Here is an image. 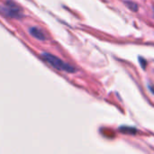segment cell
Returning <instances> with one entry per match:
<instances>
[{"label": "cell", "instance_id": "5", "mask_svg": "<svg viewBox=\"0 0 154 154\" xmlns=\"http://www.w3.org/2000/svg\"><path fill=\"white\" fill-rule=\"evenodd\" d=\"M120 130L124 133V134H130L129 131L133 132L134 134H136V130L134 128H132V127H121Z\"/></svg>", "mask_w": 154, "mask_h": 154}, {"label": "cell", "instance_id": "2", "mask_svg": "<svg viewBox=\"0 0 154 154\" xmlns=\"http://www.w3.org/2000/svg\"><path fill=\"white\" fill-rule=\"evenodd\" d=\"M0 13L12 18H21L23 16L21 8L13 1H7L5 6H0Z\"/></svg>", "mask_w": 154, "mask_h": 154}, {"label": "cell", "instance_id": "4", "mask_svg": "<svg viewBox=\"0 0 154 154\" xmlns=\"http://www.w3.org/2000/svg\"><path fill=\"white\" fill-rule=\"evenodd\" d=\"M125 5L131 10V11H134V12H136L138 10V5L133 1H125Z\"/></svg>", "mask_w": 154, "mask_h": 154}, {"label": "cell", "instance_id": "1", "mask_svg": "<svg viewBox=\"0 0 154 154\" xmlns=\"http://www.w3.org/2000/svg\"><path fill=\"white\" fill-rule=\"evenodd\" d=\"M42 57L46 62H48L50 65H51L53 68H55V69H57L59 70L66 71V72H69V73H74V72L77 71L75 67L71 66L70 64H69L67 62L62 61L60 59L57 58L56 56H54V55H52L51 53L42 52Z\"/></svg>", "mask_w": 154, "mask_h": 154}, {"label": "cell", "instance_id": "3", "mask_svg": "<svg viewBox=\"0 0 154 154\" xmlns=\"http://www.w3.org/2000/svg\"><path fill=\"white\" fill-rule=\"evenodd\" d=\"M29 32L32 34V36H33L34 38H36L38 40H41V41L46 40V36L43 33V32L37 27H31L29 29Z\"/></svg>", "mask_w": 154, "mask_h": 154}, {"label": "cell", "instance_id": "7", "mask_svg": "<svg viewBox=\"0 0 154 154\" xmlns=\"http://www.w3.org/2000/svg\"><path fill=\"white\" fill-rule=\"evenodd\" d=\"M152 8H153V13H154V5H153V6H152Z\"/></svg>", "mask_w": 154, "mask_h": 154}, {"label": "cell", "instance_id": "6", "mask_svg": "<svg viewBox=\"0 0 154 154\" xmlns=\"http://www.w3.org/2000/svg\"><path fill=\"white\" fill-rule=\"evenodd\" d=\"M139 60H140V64H142V66H143V69H145V67H146V61H145V60L143 59V58H139Z\"/></svg>", "mask_w": 154, "mask_h": 154}]
</instances>
